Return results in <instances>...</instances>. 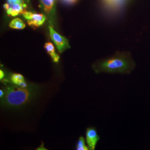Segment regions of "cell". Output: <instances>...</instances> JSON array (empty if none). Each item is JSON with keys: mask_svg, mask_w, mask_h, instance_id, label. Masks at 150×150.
Returning a JSON list of instances; mask_svg holds the SVG:
<instances>
[{"mask_svg": "<svg viewBox=\"0 0 150 150\" xmlns=\"http://www.w3.org/2000/svg\"><path fill=\"white\" fill-rule=\"evenodd\" d=\"M5 95L1 99V105L10 108H20L31 102L40 90L37 85L31 83L28 87H21L6 83L4 88Z\"/></svg>", "mask_w": 150, "mask_h": 150, "instance_id": "6da1fadb", "label": "cell"}, {"mask_svg": "<svg viewBox=\"0 0 150 150\" xmlns=\"http://www.w3.org/2000/svg\"><path fill=\"white\" fill-rule=\"evenodd\" d=\"M136 63L131 54L127 52L117 53L112 57L100 59L92 67L95 73L129 74L136 67Z\"/></svg>", "mask_w": 150, "mask_h": 150, "instance_id": "7a4b0ae2", "label": "cell"}, {"mask_svg": "<svg viewBox=\"0 0 150 150\" xmlns=\"http://www.w3.org/2000/svg\"><path fill=\"white\" fill-rule=\"evenodd\" d=\"M48 29L50 38L55 44L59 53H62L64 51L71 47L67 38L56 31L52 26H50Z\"/></svg>", "mask_w": 150, "mask_h": 150, "instance_id": "3957f363", "label": "cell"}, {"mask_svg": "<svg viewBox=\"0 0 150 150\" xmlns=\"http://www.w3.org/2000/svg\"><path fill=\"white\" fill-rule=\"evenodd\" d=\"M23 16L27 20L28 25L33 28L40 27L46 20V17L43 14L36 13L30 11H24Z\"/></svg>", "mask_w": 150, "mask_h": 150, "instance_id": "277c9868", "label": "cell"}, {"mask_svg": "<svg viewBox=\"0 0 150 150\" xmlns=\"http://www.w3.org/2000/svg\"><path fill=\"white\" fill-rule=\"evenodd\" d=\"M3 82L5 83H11L12 85L19 86L21 87H28L31 83H28L24 78V77L20 74L11 73L6 77Z\"/></svg>", "mask_w": 150, "mask_h": 150, "instance_id": "5b68a950", "label": "cell"}, {"mask_svg": "<svg viewBox=\"0 0 150 150\" xmlns=\"http://www.w3.org/2000/svg\"><path fill=\"white\" fill-rule=\"evenodd\" d=\"M100 139V137L95 127H90L86 129V142L90 150H94L96 149L97 144Z\"/></svg>", "mask_w": 150, "mask_h": 150, "instance_id": "8992f818", "label": "cell"}, {"mask_svg": "<svg viewBox=\"0 0 150 150\" xmlns=\"http://www.w3.org/2000/svg\"><path fill=\"white\" fill-rule=\"evenodd\" d=\"M26 7V5L25 3L23 4H16L11 5L10 8L7 11V13L8 16H17L18 15L23 14L24 12V8Z\"/></svg>", "mask_w": 150, "mask_h": 150, "instance_id": "52a82bcc", "label": "cell"}, {"mask_svg": "<svg viewBox=\"0 0 150 150\" xmlns=\"http://www.w3.org/2000/svg\"><path fill=\"white\" fill-rule=\"evenodd\" d=\"M44 47L45 48L46 52L51 56L52 61L54 63H59L60 57L59 55L55 52V49L53 43L50 42H47L45 44Z\"/></svg>", "mask_w": 150, "mask_h": 150, "instance_id": "ba28073f", "label": "cell"}, {"mask_svg": "<svg viewBox=\"0 0 150 150\" xmlns=\"http://www.w3.org/2000/svg\"><path fill=\"white\" fill-rule=\"evenodd\" d=\"M55 0H40L42 8L48 15H52Z\"/></svg>", "mask_w": 150, "mask_h": 150, "instance_id": "9c48e42d", "label": "cell"}, {"mask_svg": "<svg viewBox=\"0 0 150 150\" xmlns=\"http://www.w3.org/2000/svg\"><path fill=\"white\" fill-rule=\"evenodd\" d=\"M9 26L11 27V28H13V29L22 30L26 27V25L25 24V23L21 19L16 18L11 21L9 25Z\"/></svg>", "mask_w": 150, "mask_h": 150, "instance_id": "30bf717a", "label": "cell"}, {"mask_svg": "<svg viewBox=\"0 0 150 150\" xmlns=\"http://www.w3.org/2000/svg\"><path fill=\"white\" fill-rule=\"evenodd\" d=\"M127 0H105L107 5L113 8H118L126 2Z\"/></svg>", "mask_w": 150, "mask_h": 150, "instance_id": "8fae6325", "label": "cell"}, {"mask_svg": "<svg viewBox=\"0 0 150 150\" xmlns=\"http://www.w3.org/2000/svg\"><path fill=\"white\" fill-rule=\"evenodd\" d=\"M76 150H89V147L86 145L85 139L83 137L80 136L77 141L76 146Z\"/></svg>", "mask_w": 150, "mask_h": 150, "instance_id": "7c38bea8", "label": "cell"}, {"mask_svg": "<svg viewBox=\"0 0 150 150\" xmlns=\"http://www.w3.org/2000/svg\"><path fill=\"white\" fill-rule=\"evenodd\" d=\"M59 1H61L62 4H65V5H73L75 4L77 0H59Z\"/></svg>", "mask_w": 150, "mask_h": 150, "instance_id": "4fadbf2b", "label": "cell"}, {"mask_svg": "<svg viewBox=\"0 0 150 150\" xmlns=\"http://www.w3.org/2000/svg\"><path fill=\"white\" fill-rule=\"evenodd\" d=\"M7 2L11 5L16 4H23L24 3L23 0H7Z\"/></svg>", "mask_w": 150, "mask_h": 150, "instance_id": "5bb4252c", "label": "cell"}, {"mask_svg": "<svg viewBox=\"0 0 150 150\" xmlns=\"http://www.w3.org/2000/svg\"><path fill=\"white\" fill-rule=\"evenodd\" d=\"M6 74L5 71L4 70H2V69H0V81L1 82H4V81L5 80L6 77Z\"/></svg>", "mask_w": 150, "mask_h": 150, "instance_id": "9a60e30c", "label": "cell"}, {"mask_svg": "<svg viewBox=\"0 0 150 150\" xmlns=\"http://www.w3.org/2000/svg\"><path fill=\"white\" fill-rule=\"evenodd\" d=\"M4 95H5V92H4V89H1L0 90V98L1 99L4 96Z\"/></svg>", "mask_w": 150, "mask_h": 150, "instance_id": "2e32d148", "label": "cell"}, {"mask_svg": "<svg viewBox=\"0 0 150 150\" xmlns=\"http://www.w3.org/2000/svg\"><path fill=\"white\" fill-rule=\"evenodd\" d=\"M4 8L5 9L6 11H7V10L10 8V5H9L8 4H5L4 5Z\"/></svg>", "mask_w": 150, "mask_h": 150, "instance_id": "e0dca14e", "label": "cell"}]
</instances>
